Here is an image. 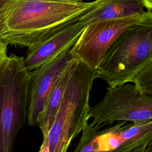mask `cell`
<instances>
[{
	"mask_svg": "<svg viewBox=\"0 0 152 152\" xmlns=\"http://www.w3.org/2000/svg\"><path fill=\"white\" fill-rule=\"evenodd\" d=\"M97 3V0H0V41L28 48L80 18Z\"/></svg>",
	"mask_w": 152,
	"mask_h": 152,
	"instance_id": "1",
	"label": "cell"
},
{
	"mask_svg": "<svg viewBox=\"0 0 152 152\" xmlns=\"http://www.w3.org/2000/svg\"><path fill=\"white\" fill-rule=\"evenodd\" d=\"M152 62V12L122 32L105 53L96 69L97 78L116 87L131 81L132 77Z\"/></svg>",
	"mask_w": 152,
	"mask_h": 152,
	"instance_id": "2",
	"label": "cell"
},
{
	"mask_svg": "<svg viewBox=\"0 0 152 152\" xmlns=\"http://www.w3.org/2000/svg\"><path fill=\"white\" fill-rule=\"evenodd\" d=\"M96 78V69L74 58L73 68L47 137L50 152H61L88 123L90 95Z\"/></svg>",
	"mask_w": 152,
	"mask_h": 152,
	"instance_id": "3",
	"label": "cell"
},
{
	"mask_svg": "<svg viewBox=\"0 0 152 152\" xmlns=\"http://www.w3.org/2000/svg\"><path fill=\"white\" fill-rule=\"evenodd\" d=\"M24 58L11 54L0 73V152H12L26 124L30 75Z\"/></svg>",
	"mask_w": 152,
	"mask_h": 152,
	"instance_id": "4",
	"label": "cell"
},
{
	"mask_svg": "<svg viewBox=\"0 0 152 152\" xmlns=\"http://www.w3.org/2000/svg\"><path fill=\"white\" fill-rule=\"evenodd\" d=\"M92 123L107 125L116 121L141 122L152 119V96L140 92L134 85L108 87L97 104L88 109Z\"/></svg>",
	"mask_w": 152,
	"mask_h": 152,
	"instance_id": "5",
	"label": "cell"
},
{
	"mask_svg": "<svg viewBox=\"0 0 152 152\" xmlns=\"http://www.w3.org/2000/svg\"><path fill=\"white\" fill-rule=\"evenodd\" d=\"M106 20L89 24L71 47L73 58L96 69L108 48L125 30L147 15Z\"/></svg>",
	"mask_w": 152,
	"mask_h": 152,
	"instance_id": "6",
	"label": "cell"
},
{
	"mask_svg": "<svg viewBox=\"0 0 152 152\" xmlns=\"http://www.w3.org/2000/svg\"><path fill=\"white\" fill-rule=\"evenodd\" d=\"M71 48L55 59L30 72L28 104L27 119L28 125L37 126L52 90L61 73L73 56Z\"/></svg>",
	"mask_w": 152,
	"mask_h": 152,
	"instance_id": "7",
	"label": "cell"
},
{
	"mask_svg": "<svg viewBox=\"0 0 152 152\" xmlns=\"http://www.w3.org/2000/svg\"><path fill=\"white\" fill-rule=\"evenodd\" d=\"M88 26L79 18L57 28L28 48L24 64L31 72L71 48Z\"/></svg>",
	"mask_w": 152,
	"mask_h": 152,
	"instance_id": "8",
	"label": "cell"
},
{
	"mask_svg": "<svg viewBox=\"0 0 152 152\" xmlns=\"http://www.w3.org/2000/svg\"><path fill=\"white\" fill-rule=\"evenodd\" d=\"M97 4L79 18L90 23L126 17L143 16L147 11L141 0H97Z\"/></svg>",
	"mask_w": 152,
	"mask_h": 152,
	"instance_id": "9",
	"label": "cell"
},
{
	"mask_svg": "<svg viewBox=\"0 0 152 152\" xmlns=\"http://www.w3.org/2000/svg\"><path fill=\"white\" fill-rule=\"evenodd\" d=\"M74 64V58H72L59 75L38 121L37 126L40 128L43 134V138L48 137L49 131L54 121L73 68Z\"/></svg>",
	"mask_w": 152,
	"mask_h": 152,
	"instance_id": "10",
	"label": "cell"
},
{
	"mask_svg": "<svg viewBox=\"0 0 152 152\" xmlns=\"http://www.w3.org/2000/svg\"><path fill=\"white\" fill-rule=\"evenodd\" d=\"M152 142V119L141 122L128 124L122 132L119 146L109 152H131Z\"/></svg>",
	"mask_w": 152,
	"mask_h": 152,
	"instance_id": "11",
	"label": "cell"
},
{
	"mask_svg": "<svg viewBox=\"0 0 152 152\" xmlns=\"http://www.w3.org/2000/svg\"><path fill=\"white\" fill-rule=\"evenodd\" d=\"M128 124L121 121L112 127L102 129L97 138L98 152H109L116 148L122 141V132Z\"/></svg>",
	"mask_w": 152,
	"mask_h": 152,
	"instance_id": "12",
	"label": "cell"
},
{
	"mask_svg": "<svg viewBox=\"0 0 152 152\" xmlns=\"http://www.w3.org/2000/svg\"><path fill=\"white\" fill-rule=\"evenodd\" d=\"M105 125L87 123L82 131L81 138L73 152H98L97 138Z\"/></svg>",
	"mask_w": 152,
	"mask_h": 152,
	"instance_id": "13",
	"label": "cell"
},
{
	"mask_svg": "<svg viewBox=\"0 0 152 152\" xmlns=\"http://www.w3.org/2000/svg\"><path fill=\"white\" fill-rule=\"evenodd\" d=\"M135 87L142 93L152 96V62L139 70L131 78Z\"/></svg>",
	"mask_w": 152,
	"mask_h": 152,
	"instance_id": "14",
	"label": "cell"
},
{
	"mask_svg": "<svg viewBox=\"0 0 152 152\" xmlns=\"http://www.w3.org/2000/svg\"><path fill=\"white\" fill-rule=\"evenodd\" d=\"M7 46L8 45L0 41V73L8 56L7 55Z\"/></svg>",
	"mask_w": 152,
	"mask_h": 152,
	"instance_id": "15",
	"label": "cell"
},
{
	"mask_svg": "<svg viewBox=\"0 0 152 152\" xmlns=\"http://www.w3.org/2000/svg\"><path fill=\"white\" fill-rule=\"evenodd\" d=\"M39 152H50L49 144L47 137L43 138V142L40 146Z\"/></svg>",
	"mask_w": 152,
	"mask_h": 152,
	"instance_id": "16",
	"label": "cell"
},
{
	"mask_svg": "<svg viewBox=\"0 0 152 152\" xmlns=\"http://www.w3.org/2000/svg\"><path fill=\"white\" fill-rule=\"evenodd\" d=\"M151 150H152V142L138 147L131 152H148Z\"/></svg>",
	"mask_w": 152,
	"mask_h": 152,
	"instance_id": "17",
	"label": "cell"
},
{
	"mask_svg": "<svg viewBox=\"0 0 152 152\" xmlns=\"http://www.w3.org/2000/svg\"><path fill=\"white\" fill-rule=\"evenodd\" d=\"M147 11H151L152 10V0H141Z\"/></svg>",
	"mask_w": 152,
	"mask_h": 152,
	"instance_id": "18",
	"label": "cell"
},
{
	"mask_svg": "<svg viewBox=\"0 0 152 152\" xmlns=\"http://www.w3.org/2000/svg\"><path fill=\"white\" fill-rule=\"evenodd\" d=\"M71 142H72V141H69V142L64 147V148L62 149V150L61 151V152H66V151H67V150H68V147H69V145H70V144L71 143Z\"/></svg>",
	"mask_w": 152,
	"mask_h": 152,
	"instance_id": "19",
	"label": "cell"
},
{
	"mask_svg": "<svg viewBox=\"0 0 152 152\" xmlns=\"http://www.w3.org/2000/svg\"><path fill=\"white\" fill-rule=\"evenodd\" d=\"M72 1H80V2H84V0H72Z\"/></svg>",
	"mask_w": 152,
	"mask_h": 152,
	"instance_id": "20",
	"label": "cell"
},
{
	"mask_svg": "<svg viewBox=\"0 0 152 152\" xmlns=\"http://www.w3.org/2000/svg\"><path fill=\"white\" fill-rule=\"evenodd\" d=\"M148 152H152V150H150Z\"/></svg>",
	"mask_w": 152,
	"mask_h": 152,
	"instance_id": "21",
	"label": "cell"
}]
</instances>
